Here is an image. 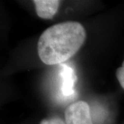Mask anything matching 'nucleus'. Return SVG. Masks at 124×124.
Here are the masks:
<instances>
[{
    "instance_id": "1",
    "label": "nucleus",
    "mask_w": 124,
    "mask_h": 124,
    "mask_svg": "<svg viewBox=\"0 0 124 124\" xmlns=\"http://www.w3.org/2000/svg\"><path fill=\"white\" fill-rule=\"evenodd\" d=\"M86 38L84 26L77 22H66L49 27L40 36L37 52L47 65L65 62L81 48Z\"/></svg>"
},
{
    "instance_id": "2",
    "label": "nucleus",
    "mask_w": 124,
    "mask_h": 124,
    "mask_svg": "<svg viewBox=\"0 0 124 124\" xmlns=\"http://www.w3.org/2000/svg\"><path fill=\"white\" fill-rule=\"evenodd\" d=\"M66 124H93L89 105L84 101L70 104L65 112Z\"/></svg>"
},
{
    "instance_id": "3",
    "label": "nucleus",
    "mask_w": 124,
    "mask_h": 124,
    "mask_svg": "<svg viewBox=\"0 0 124 124\" xmlns=\"http://www.w3.org/2000/svg\"><path fill=\"white\" fill-rule=\"evenodd\" d=\"M60 76L62 79V94L69 97L75 93V85L77 81V76L74 69L66 64H61Z\"/></svg>"
},
{
    "instance_id": "4",
    "label": "nucleus",
    "mask_w": 124,
    "mask_h": 124,
    "mask_svg": "<svg viewBox=\"0 0 124 124\" xmlns=\"http://www.w3.org/2000/svg\"><path fill=\"white\" fill-rule=\"evenodd\" d=\"M37 15L44 19H52L58 11L60 1L57 0H35L33 1Z\"/></svg>"
},
{
    "instance_id": "5",
    "label": "nucleus",
    "mask_w": 124,
    "mask_h": 124,
    "mask_svg": "<svg viewBox=\"0 0 124 124\" xmlns=\"http://www.w3.org/2000/svg\"><path fill=\"white\" fill-rule=\"evenodd\" d=\"M116 76L120 85L124 90V61L122 63V66L116 70Z\"/></svg>"
},
{
    "instance_id": "6",
    "label": "nucleus",
    "mask_w": 124,
    "mask_h": 124,
    "mask_svg": "<svg viewBox=\"0 0 124 124\" xmlns=\"http://www.w3.org/2000/svg\"><path fill=\"white\" fill-rule=\"evenodd\" d=\"M41 124H65L63 121L60 118H52L50 119H45L43 120Z\"/></svg>"
}]
</instances>
